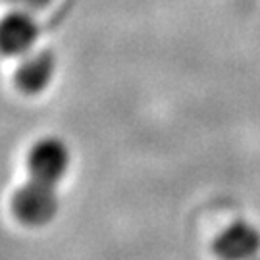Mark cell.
Masks as SVG:
<instances>
[{
  "label": "cell",
  "mask_w": 260,
  "mask_h": 260,
  "mask_svg": "<svg viewBox=\"0 0 260 260\" xmlns=\"http://www.w3.org/2000/svg\"><path fill=\"white\" fill-rule=\"evenodd\" d=\"M58 205L60 201L54 183H47L35 177H31L25 185L19 187L12 199L14 214L29 225H45L54 220Z\"/></svg>",
  "instance_id": "6da1fadb"
},
{
  "label": "cell",
  "mask_w": 260,
  "mask_h": 260,
  "mask_svg": "<svg viewBox=\"0 0 260 260\" xmlns=\"http://www.w3.org/2000/svg\"><path fill=\"white\" fill-rule=\"evenodd\" d=\"M70 149L64 141L48 137L33 145L29 152L27 168L31 177L47 181V183H58L68 174L70 168Z\"/></svg>",
  "instance_id": "7a4b0ae2"
},
{
  "label": "cell",
  "mask_w": 260,
  "mask_h": 260,
  "mask_svg": "<svg viewBox=\"0 0 260 260\" xmlns=\"http://www.w3.org/2000/svg\"><path fill=\"white\" fill-rule=\"evenodd\" d=\"M220 260H252L260 252V230L249 222H233L214 241Z\"/></svg>",
  "instance_id": "3957f363"
},
{
  "label": "cell",
  "mask_w": 260,
  "mask_h": 260,
  "mask_svg": "<svg viewBox=\"0 0 260 260\" xmlns=\"http://www.w3.org/2000/svg\"><path fill=\"white\" fill-rule=\"evenodd\" d=\"M39 27L25 14H10L0 19V52L18 56L27 52L37 41Z\"/></svg>",
  "instance_id": "277c9868"
},
{
  "label": "cell",
  "mask_w": 260,
  "mask_h": 260,
  "mask_svg": "<svg viewBox=\"0 0 260 260\" xmlns=\"http://www.w3.org/2000/svg\"><path fill=\"white\" fill-rule=\"evenodd\" d=\"M56 70V58L48 50L29 54L16 70V83L27 94H37L47 89Z\"/></svg>",
  "instance_id": "5b68a950"
},
{
  "label": "cell",
  "mask_w": 260,
  "mask_h": 260,
  "mask_svg": "<svg viewBox=\"0 0 260 260\" xmlns=\"http://www.w3.org/2000/svg\"><path fill=\"white\" fill-rule=\"evenodd\" d=\"M252 260H260V258H258V256H256V258H252Z\"/></svg>",
  "instance_id": "8992f818"
}]
</instances>
